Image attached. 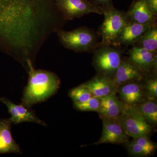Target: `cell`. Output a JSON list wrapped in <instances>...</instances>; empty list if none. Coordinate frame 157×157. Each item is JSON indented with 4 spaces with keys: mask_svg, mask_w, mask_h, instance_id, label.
I'll use <instances>...</instances> for the list:
<instances>
[{
    "mask_svg": "<svg viewBox=\"0 0 157 157\" xmlns=\"http://www.w3.org/2000/svg\"><path fill=\"white\" fill-rule=\"evenodd\" d=\"M29 74L28 83L23 93L21 104L27 108L42 103L56 94L61 84L56 73L48 70H36L30 59L26 61Z\"/></svg>",
    "mask_w": 157,
    "mask_h": 157,
    "instance_id": "obj_1",
    "label": "cell"
},
{
    "mask_svg": "<svg viewBox=\"0 0 157 157\" xmlns=\"http://www.w3.org/2000/svg\"><path fill=\"white\" fill-rule=\"evenodd\" d=\"M129 20L150 25H157V14L149 6L146 0H135L127 11Z\"/></svg>",
    "mask_w": 157,
    "mask_h": 157,
    "instance_id": "obj_10",
    "label": "cell"
},
{
    "mask_svg": "<svg viewBox=\"0 0 157 157\" xmlns=\"http://www.w3.org/2000/svg\"><path fill=\"white\" fill-rule=\"evenodd\" d=\"M127 134L133 138L149 136L154 127L147 123L135 107L126 104L122 114L117 119Z\"/></svg>",
    "mask_w": 157,
    "mask_h": 157,
    "instance_id": "obj_5",
    "label": "cell"
},
{
    "mask_svg": "<svg viewBox=\"0 0 157 157\" xmlns=\"http://www.w3.org/2000/svg\"><path fill=\"white\" fill-rule=\"evenodd\" d=\"M12 124L9 118L0 119V155L22 154L20 147L15 142L11 135Z\"/></svg>",
    "mask_w": 157,
    "mask_h": 157,
    "instance_id": "obj_15",
    "label": "cell"
},
{
    "mask_svg": "<svg viewBox=\"0 0 157 157\" xmlns=\"http://www.w3.org/2000/svg\"><path fill=\"white\" fill-rule=\"evenodd\" d=\"M155 101L147 99L133 106L147 122L153 127L157 124V104Z\"/></svg>",
    "mask_w": 157,
    "mask_h": 157,
    "instance_id": "obj_18",
    "label": "cell"
},
{
    "mask_svg": "<svg viewBox=\"0 0 157 157\" xmlns=\"http://www.w3.org/2000/svg\"><path fill=\"white\" fill-rule=\"evenodd\" d=\"M129 155L134 157H148L152 155L157 149V144L148 136H143L133 138L127 143Z\"/></svg>",
    "mask_w": 157,
    "mask_h": 157,
    "instance_id": "obj_17",
    "label": "cell"
},
{
    "mask_svg": "<svg viewBox=\"0 0 157 157\" xmlns=\"http://www.w3.org/2000/svg\"><path fill=\"white\" fill-rule=\"evenodd\" d=\"M0 102L5 104L11 115L9 118L12 124H19L24 122L35 123L44 127L47 126V124L44 121L39 119L31 108H27L20 104H14L6 97L0 96Z\"/></svg>",
    "mask_w": 157,
    "mask_h": 157,
    "instance_id": "obj_8",
    "label": "cell"
},
{
    "mask_svg": "<svg viewBox=\"0 0 157 157\" xmlns=\"http://www.w3.org/2000/svg\"><path fill=\"white\" fill-rule=\"evenodd\" d=\"M144 74L128 59H123L120 65L111 78L117 88L132 82L141 81Z\"/></svg>",
    "mask_w": 157,
    "mask_h": 157,
    "instance_id": "obj_11",
    "label": "cell"
},
{
    "mask_svg": "<svg viewBox=\"0 0 157 157\" xmlns=\"http://www.w3.org/2000/svg\"><path fill=\"white\" fill-rule=\"evenodd\" d=\"M155 72V71H154ZM147 76L143 85L147 98L149 100H156L157 98V78L156 73L153 76Z\"/></svg>",
    "mask_w": 157,
    "mask_h": 157,
    "instance_id": "obj_21",
    "label": "cell"
},
{
    "mask_svg": "<svg viewBox=\"0 0 157 157\" xmlns=\"http://www.w3.org/2000/svg\"><path fill=\"white\" fill-rule=\"evenodd\" d=\"M103 131L101 138L94 145L102 144H119L127 143L130 136L127 134L117 119L103 118Z\"/></svg>",
    "mask_w": 157,
    "mask_h": 157,
    "instance_id": "obj_7",
    "label": "cell"
},
{
    "mask_svg": "<svg viewBox=\"0 0 157 157\" xmlns=\"http://www.w3.org/2000/svg\"><path fill=\"white\" fill-rule=\"evenodd\" d=\"M132 46L144 48L151 52H157V25L150 28L137 39Z\"/></svg>",
    "mask_w": 157,
    "mask_h": 157,
    "instance_id": "obj_19",
    "label": "cell"
},
{
    "mask_svg": "<svg viewBox=\"0 0 157 157\" xmlns=\"http://www.w3.org/2000/svg\"><path fill=\"white\" fill-rule=\"evenodd\" d=\"M57 7L65 19L73 20L91 13L103 14L100 6L89 0H55Z\"/></svg>",
    "mask_w": 157,
    "mask_h": 157,
    "instance_id": "obj_6",
    "label": "cell"
},
{
    "mask_svg": "<svg viewBox=\"0 0 157 157\" xmlns=\"http://www.w3.org/2000/svg\"><path fill=\"white\" fill-rule=\"evenodd\" d=\"M68 95L73 101V104L82 103L94 97L90 90L82 84L70 90Z\"/></svg>",
    "mask_w": 157,
    "mask_h": 157,
    "instance_id": "obj_20",
    "label": "cell"
},
{
    "mask_svg": "<svg viewBox=\"0 0 157 157\" xmlns=\"http://www.w3.org/2000/svg\"><path fill=\"white\" fill-rule=\"evenodd\" d=\"M57 34L61 45L76 52H93L101 42L98 32L86 26L70 31L59 30Z\"/></svg>",
    "mask_w": 157,
    "mask_h": 157,
    "instance_id": "obj_2",
    "label": "cell"
},
{
    "mask_svg": "<svg viewBox=\"0 0 157 157\" xmlns=\"http://www.w3.org/2000/svg\"><path fill=\"white\" fill-rule=\"evenodd\" d=\"M129 60L144 74L157 70V52H151L144 48L132 46L128 51Z\"/></svg>",
    "mask_w": 157,
    "mask_h": 157,
    "instance_id": "obj_9",
    "label": "cell"
},
{
    "mask_svg": "<svg viewBox=\"0 0 157 157\" xmlns=\"http://www.w3.org/2000/svg\"><path fill=\"white\" fill-rule=\"evenodd\" d=\"M151 9L157 14V0H146Z\"/></svg>",
    "mask_w": 157,
    "mask_h": 157,
    "instance_id": "obj_24",
    "label": "cell"
},
{
    "mask_svg": "<svg viewBox=\"0 0 157 157\" xmlns=\"http://www.w3.org/2000/svg\"><path fill=\"white\" fill-rule=\"evenodd\" d=\"M153 26L155 25L140 24L129 20L119 37L117 47L132 46L147 30Z\"/></svg>",
    "mask_w": 157,
    "mask_h": 157,
    "instance_id": "obj_16",
    "label": "cell"
},
{
    "mask_svg": "<svg viewBox=\"0 0 157 157\" xmlns=\"http://www.w3.org/2000/svg\"><path fill=\"white\" fill-rule=\"evenodd\" d=\"M141 81L132 82L121 85L117 88L118 98L125 104L135 106L147 99Z\"/></svg>",
    "mask_w": 157,
    "mask_h": 157,
    "instance_id": "obj_12",
    "label": "cell"
},
{
    "mask_svg": "<svg viewBox=\"0 0 157 157\" xmlns=\"http://www.w3.org/2000/svg\"><path fill=\"white\" fill-rule=\"evenodd\" d=\"M94 2L96 5L101 7L102 11L114 7L112 0H94Z\"/></svg>",
    "mask_w": 157,
    "mask_h": 157,
    "instance_id": "obj_23",
    "label": "cell"
},
{
    "mask_svg": "<svg viewBox=\"0 0 157 157\" xmlns=\"http://www.w3.org/2000/svg\"><path fill=\"white\" fill-rule=\"evenodd\" d=\"M93 52V65L98 74L112 78L124 58L123 51L120 47L100 43Z\"/></svg>",
    "mask_w": 157,
    "mask_h": 157,
    "instance_id": "obj_4",
    "label": "cell"
},
{
    "mask_svg": "<svg viewBox=\"0 0 157 157\" xmlns=\"http://www.w3.org/2000/svg\"><path fill=\"white\" fill-rule=\"evenodd\" d=\"M82 84L90 90L94 97L98 98H104L117 92V88L112 79L98 73L90 80Z\"/></svg>",
    "mask_w": 157,
    "mask_h": 157,
    "instance_id": "obj_13",
    "label": "cell"
},
{
    "mask_svg": "<svg viewBox=\"0 0 157 157\" xmlns=\"http://www.w3.org/2000/svg\"><path fill=\"white\" fill-rule=\"evenodd\" d=\"M126 104L121 101L116 94L101 98V104L98 113L101 119H117L123 112Z\"/></svg>",
    "mask_w": 157,
    "mask_h": 157,
    "instance_id": "obj_14",
    "label": "cell"
},
{
    "mask_svg": "<svg viewBox=\"0 0 157 157\" xmlns=\"http://www.w3.org/2000/svg\"><path fill=\"white\" fill-rule=\"evenodd\" d=\"M103 14L104 21L98 32L101 37L100 44L116 46L123 29L129 21L128 14L114 7L104 10Z\"/></svg>",
    "mask_w": 157,
    "mask_h": 157,
    "instance_id": "obj_3",
    "label": "cell"
},
{
    "mask_svg": "<svg viewBox=\"0 0 157 157\" xmlns=\"http://www.w3.org/2000/svg\"><path fill=\"white\" fill-rule=\"evenodd\" d=\"M101 104V98L93 97L82 103L73 104L74 108L81 111H94L98 112Z\"/></svg>",
    "mask_w": 157,
    "mask_h": 157,
    "instance_id": "obj_22",
    "label": "cell"
}]
</instances>
